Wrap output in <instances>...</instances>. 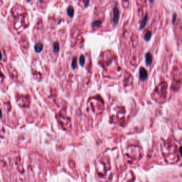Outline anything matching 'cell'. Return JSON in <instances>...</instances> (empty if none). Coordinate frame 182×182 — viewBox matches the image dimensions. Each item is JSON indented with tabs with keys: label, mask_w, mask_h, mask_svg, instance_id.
<instances>
[{
	"label": "cell",
	"mask_w": 182,
	"mask_h": 182,
	"mask_svg": "<svg viewBox=\"0 0 182 182\" xmlns=\"http://www.w3.org/2000/svg\"><path fill=\"white\" fill-rule=\"evenodd\" d=\"M119 17V10L117 7H115L113 10V21L115 24H117L118 23Z\"/></svg>",
	"instance_id": "6da1fadb"
},
{
	"label": "cell",
	"mask_w": 182,
	"mask_h": 182,
	"mask_svg": "<svg viewBox=\"0 0 182 182\" xmlns=\"http://www.w3.org/2000/svg\"><path fill=\"white\" fill-rule=\"evenodd\" d=\"M140 77L141 80L144 81L147 78V71L144 68H140Z\"/></svg>",
	"instance_id": "7a4b0ae2"
},
{
	"label": "cell",
	"mask_w": 182,
	"mask_h": 182,
	"mask_svg": "<svg viewBox=\"0 0 182 182\" xmlns=\"http://www.w3.org/2000/svg\"><path fill=\"white\" fill-rule=\"evenodd\" d=\"M145 61L146 64L147 65H150L152 63V56L150 53H147L146 54L145 56Z\"/></svg>",
	"instance_id": "3957f363"
},
{
	"label": "cell",
	"mask_w": 182,
	"mask_h": 182,
	"mask_svg": "<svg viewBox=\"0 0 182 182\" xmlns=\"http://www.w3.org/2000/svg\"><path fill=\"white\" fill-rule=\"evenodd\" d=\"M43 46L41 43L36 44L34 46L35 51L36 52H41L43 50Z\"/></svg>",
	"instance_id": "277c9868"
},
{
	"label": "cell",
	"mask_w": 182,
	"mask_h": 182,
	"mask_svg": "<svg viewBox=\"0 0 182 182\" xmlns=\"http://www.w3.org/2000/svg\"><path fill=\"white\" fill-rule=\"evenodd\" d=\"M74 10L73 6H69L67 9V15L69 17H73L74 16Z\"/></svg>",
	"instance_id": "5b68a950"
},
{
	"label": "cell",
	"mask_w": 182,
	"mask_h": 182,
	"mask_svg": "<svg viewBox=\"0 0 182 182\" xmlns=\"http://www.w3.org/2000/svg\"><path fill=\"white\" fill-rule=\"evenodd\" d=\"M147 17H148L147 14H146L144 16V18H143L142 21V23H141L140 29H143V28L145 27V26L146 24V23H147Z\"/></svg>",
	"instance_id": "8992f818"
},
{
	"label": "cell",
	"mask_w": 182,
	"mask_h": 182,
	"mask_svg": "<svg viewBox=\"0 0 182 182\" xmlns=\"http://www.w3.org/2000/svg\"><path fill=\"white\" fill-rule=\"evenodd\" d=\"M151 36H152V34L151 32H150V31H147L145 35L144 39L146 41H149L151 39Z\"/></svg>",
	"instance_id": "52a82bcc"
},
{
	"label": "cell",
	"mask_w": 182,
	"mask_h": 182,
	"mask_svg": "<svg viewBox=\"0 0 182 182\" xmlns=\"http://www.w3.org/2000/svg\"><path fill=\"white\" fill-rule=\"evenodd\" d=\"M54 51L58 52L59 51V45L57 42H55L54 43Z\"/></svg>",
	"instance_id": "ba28073f"
},
{
	"label": "cell",
	"mask_w": 182,
	"mask_h": 182,
	"mask_svg": "<svg viewBox=\"0 0 182 182\" xmlns=\"http://www.w3.org/2000/svg\"><path fill=\"white\" fill-rule=\"evenodd\" d=\"M79 61H80V65L83 66L84 65H85V57H84L83 55H81V56L80 57V59H79Z\"/></svg>",
	"instance_id": "9c48e42d"
},
{
	"label": "cell",
	"mask_w": 182,
	"mask_h": 182,
	"mask_svg": "<svg viewBox=\"0 0 182 182\" xmlns=\"http://www.w3.org/2000/svg\"><path fill=\"white\" fill-rule=\"evenodd\" d=\"M72 68L74 69L76 67V57H74L72 61Z\"/></svg>",
	"instance_id": "30bf717a"
},
{
	"label": "cell",
	"mask_w": 182,
	"mask_h": 182,
	"mask_svg": "<svg viewBox=\"0 0 182 182\" xmlns=\"http://www.w3.org/2000/svg\"><path fill=\"white\" fill-rule=\"evenodd\" d=\"M102 24V21H96L92 24V26H98Z\"/></svg>",
	"instance_id": "8fae6325"
},
{
	"label": "cell",
	"mask_w": 182,
	"mask_h": 182,
	"mask_svg": "<svg viewBox=\"0 0 182 182\" xmlns=\"http://www.w3.org/2000/svg\"><path fill=\"white\" fill-rule=\"evenodd\" d=\"M176 18H177V15L176 13H174L173 15V16H172V22L174 23L175 21H176Z\"/></svg>",
	"instance_id": "7c38bea8"
},
{
	"label": "cell",
	"mask_w": 182,
	"mask_h": 182,
	"mask_svg": "<svg viewBox=\"0 0 182 182\" xmlns=\"http://www.w3.org/2000/svg\"><path fill=\"white\" fill-rule=\"evenodd\" d=\"M89 3V0H86L85 3V7H87L88 6Z\"/></svg>",
	"instance_id": "4fadbf2b"
},
{
	"label": "cell",
	"mask_w": 182,
	"mask_h": 182,
	"mask_svg": "<svg viewBox=\"0 0 182 182\" xmlns=\"http://www.w3.org/2000/svg\"><path fill=\"white\" fill-rule=\"evenodd\" d=\"M179 152H180L181 155V156L182 157V146H181L180 147V148H179Z\"/></svg>",
	"instance_id": "5bb4252c"
},
{
	"label": "cell",
	"mask_w": 182,
	"mask_h": 182,
	"mask_svg": "<svg viewBox=\"0 0 182 182\" xmlns=\"http://www.w3.org/2000/svg\"><path fill=\"white\" fill-rule=\"evenodd\" d=\"M150 1L151 2H153V0H150Z\"/></svg>",
	"instance_id": "9a60e30c"
},
{
	"label": "cell",
	"mask_w": 182,
	"mask_h": 182,
	"mask_svg": "<svg viewBox=\"0 0 182 182\" xmlns=\"http://www.w3.org/2000/svg\"><path fill=\"white\" fill-rule=\"evenodd\" d=\"M31 1V0H27V1L28 2H30V1Z\"/></svg>",
	"instance_id": "2e32d148"
}]
</instances>
